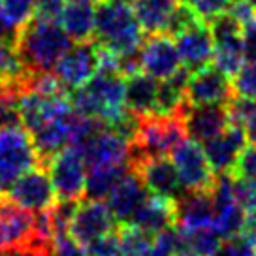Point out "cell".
<instances>
[{"mask_svg":"<svg viewBox=\"0 0 256 256\" xmlns=\"http://www.w3.org/2000/svg\"><path fill=\"white\" fill-rule=\"evenodd\" d=\"M16 46L28 72L51 74L72 48V38L58 21L32 17L16 32Z\"/></svg>","mask_w":256,"mask_h":256,"instance_id":"cell-1","label":"cell"},{"mask_svg":"<svg viewBox=\"0 0 256 256\" xmlns=\"http://www.w3.org/2000/svg\"><path fill=\"white\" fill-rule=\"evenodd\" d=\"M94 38L98 44L126 56L140 51L144 28L138 23L130 0H98L94 8Z\"/></svg>","mask_w":256,"mask_h":256,"instance_id":"cell-2","label":"cell"},{"mask_svg":"<svg viewBox=\"0 0 256 256\" xmlns=\"http://www.w3.org/2000/svg\"><path fill=\"white\" fill-rule=\"evenodd\" d=\"M72 104L83 115L110 124L126 110L124 106V76L120 72H98L72 92Z\"/></svg>","mask_w":256,"mask_h":256,"instance_id":"cell-3","label":"cell"},{"mask_svg":"<svg viewBox=\"0 0 256 256\" xmlns=\"http://www.w3.org/2000/svg\"><path fill=\"white\" fill-rule=\"evenodd\" d=\"M186 138L183 117L144 115L140 117L134 140L130 142V164L149 156H166Z\"/></svg>","mask_w":256,"mask_h":256,"instance_id":"cell-4","label":"cell"},{"mask_svg":"<svg viewBox=\"0 0 256 256\" xmlns=\"http://www.w3.org/2000/svg\"><path fill=\"white\" fill-rule=\"evenodd\" d=\"M44 164L24 126L0 128V194H6L24 172ZM46 166V164H44Z\"/></svg>","mask_w":256,"mask_h":256,"instance_id":"cell-5","label":"cell"},{"mask_svg":"<svg viewBox=\"0 0 256 256\" xmlns=\"http://www.w3.org/2000/svg\"><path fill=\"white\" fill-rule=\"evenodd\" d=\"M48 166L51 174L49 177L58 200L78 202L85 194L87 164L80 147L66 145L49 158Z\"/></svg>","mask_w":256,"mask_h":256,"instance_id":"cell-6","label":"cell"},{"mask_svg":"<svg viewBox=\"0 0 256 256\" xmlns=\"http://www.w3.org/2000/svg\"><path fill=\"white\" fill-rule=\"evenodd\" d=\"M208 24L215 42V51H213L215 66L226 76H236L245 64L243 36H241L243 26L228 12L216 16Z\"/></svg>","mask_w":256,"mask_h":256,"instance_id":"cell-7","label":"cell"},{"mask_svg":"<svg viewBox=\"0 0 256 256\" xmlns=\"http://www.w3.org/2000/svg\"><path fill=\"white\" fill-rule=\"evenodd\" d=\"M100 68L98 42H78L68 49L55 66V78L68 92H74L87 83Z\"/></svg>","mask_w":256,"mask_h":256,"instance_id":"cell-8","label":"cell"},{"mask_svg":"<svg viewBox=\"0 0 256 256\" xmlns=\"http://www.w3.org/2000/svg\"><path fill=\"white\" fill-rule=\"evenodd\" d=\"M46 168L48 166L38 164L28 172H24L23 176L10 186L6 196L16 202L17 206L28 209L32 213H40V211L53 208L58 202V198H56V192Z\"/></svg>","mask_w":256,"mask_h":256,"instance_id":"cell-9","label":"cell"},{"mask_svg":"<svg viewBox=\"0 0 256 256\" xmlns=\"http://www.w3.org/2000/svg\"><path fill=\"white\" fill-rule=\"evenodd\" d=\"M174 164L177 168L184 190H211L215 183V172L211 170L206 151L198 142L183 140L172 151Z\"/></svg>","mask_w":256,"mask_h":256,"instance_id":"cell-10","label":"cell"},{"mask_svg":"<svg viewBox=\"0 0 256 256\" xmlns=\"http://www.w3.org/2000/svg\"><path fill=\"white\" fill-rule=\"evenodd\" d=\"M80 149L88 170L130 164V142L106 124L98 128L85 144H81Z\"/></svg>","mask_w":256,"mask_h":256,"instance_id":"cell-11","label":"cell"},{"mask_svg":"<svg viewBox=\"0 0 256 256\" xmlns=\"http://www.w3.org/2000/svg\"><path fill=\"white\" fill-rule=\"evenodd\" d=\"M115 218L112 211L108 208V204L102 200H81L76 206V211L70 220L68 234L80 245L87 247L98 238H102L106 234L115 230Z\"/></svg>","mask_w":256,"mask_h":256,"instance_id":"cell-12","label":"cell"},{"mask_svg":"<svg viewBox=\"0 0 256 256\" xmlns=\"http://www.w3.org/2000/svg\"><path fill=\"white\" fill-rule=\"evenodd\" d=\"M0 240L4 248L36 245V213L0 194Z\"/></svg>","mask_w":256,"mask_h":256,"instance_id":"cell-13","label":"cell"},{"mask_svg":"<svg viewBox=\"0 0 256 256\" xmlns=\"http://www.w3.org/2000/svg\"><path fill=\"white\" fill-rule=\"evenodd\" d=\"M132 168L138 172L140 179L144 181V184L151 194L177 202L179 196L184 192L174 160H168L166 156L142 158L134 162Z\"/></svg>","mask_w":256,"mask_h":256,"instance_id":"cell-14","label":"cell"},{"mask_svg":"<svg viewBox=\"0 0 256 256\" xmlns=\"http://www.w3.org/2000/svg\"><path fill=\"white\" fill-rule=\"evenodd\" d=\"M140 64L142 72L149 74L154 80H168L174 76L181 68V58L172 36L164 32L149 34L140 48Z\"/></svg>","mask_w":256,"mask_h":256,"instance_id":"cell-15","label":"cell"},{"mask_svg":"<svg viewBox=\"0 0 256 256\" xmlns=\"http://www.w3.org/2000/svg\"><path fill=\"white\" fill-rule=\"evenodd\" d=\"M186 102L190 106L228 104L234 96V85L230 76H226L216 66H206L186 81Z\"/></svg>","mask_w":256,"mask_h":256,"instance_id":"cell-16","label":"cell"},{"mask_svg":"<svg viewBox=\"0 0 256 256\" xmlns=\"http://www.w3.org/2000/svg\"><path fill=\"white\" fill-rule=\"evenodd\" d=\"M176 48L181 62L188 72H198L213 60L215 42L206 21H198L176 36Z\"/></svg>","mask_w":256,"mask_h":256,"instance_id":"cell-17","label":"cell"},{"mask_svg":"<svg viewBox=\"0 0 256 256\" xmlns=\"http://www.w3.org/2000/svg\"><path fill=\"white\" fill-rule=\"evenodd\" d=\"M184 128L186 136L206 144L209 140L218 136L230 126V115L226 104H206V106H190L184 113Z\"/></svg>","mask_w":256,"mask_h":256,"instance_id":"cell-18","label":"cell"},{"mask_svg":"<svg viewBox=\"0 0 256 256\" xmlns=\"http://www.w3.org/2000/svg\"><path fill=\"white\" fill-rule=\"evenodd\" d=\"M147 196H149L147 186L140 179L136 170L130 168L119 183L113 186V190L108 194V208L117 222L126 224L130 222V218L134 216V213L140 209Z\"/></svg>","mask_w":256,"mask_h":256,"instance_id":"cell-19","label":"cell"},{"mask_svg":"<svg viewBox=\"0 0 256 256\" xmlns=\"http://www.w3.org/2000/svg\"><path fill=\"white\" fill-rule=\"evenodd\" d=\"M247 144L245 128L230 124L224 132L204 144L208 162L215 174H232L240 152Z\"/></svg>","mask_w":256,"mask_h":256,"instance_id":"cell-20","label":"cell"},{"mask_svg":"<svg viewBox=\"0 0 256 256\" xmlns=\"http://www.w3.org/2000/svg\"><path fill=\"white\" fill-rule=\"evenodd\" d=\"M215 204L211 190H184L176 202V226L198 228L213 224Z\"/></svg>","mask_w":256,"mask_h":256,"instance_id":"cell-21","label":"cell"},{"mask_svg":"<svg viewBox=\"0 0 256 256\" xmlns=\"http://www.w3.org/2000/svg\"><path fill=\"white\" fill-rule=\"evenodd\" d=\"M126 224H134L140 230L156 236L176 224V202L156 194H149Z\"/></svg>","mask_w":256,"mask_h":256,"instance_id":"cell-22","label":"cell"},{"mask_svg":"<svg viewBox=\"0 0 256 256\" xmlns=\"http://www.w3.org/2000/svg\"><path fill=\"white\" fill-rule=\"evenodd\" d=\"M158 92V80L145 72L124 76V106L138 117L154 113Z\"/></svg>","mask_w":256,"mask_h":256,"instance_id":"cell-23","label":"cell"},{"mask_svg":"<svg viewBox=\"0 0 256 256\" xmlns=\"http://www.w3.org/2000/svg\"><path fill=\"white\" fill-rule=\"evenodd\" d=\"M177 247L176 256H213L220 245V236L213 224L198 228L177 226Z\"/></svg>","mask_w":256,"mask_h":256,"instance_id":"cell-24","label":"cell"},{"mask_svg":"<svg viewBox=\"0 0 256 256\" xmlns=\"http://www.w3.org/2000/svg\"><path fill=\"white\" fill-rule=\"evenodd\" d=\"M30 76L32 74L26 70L17 51L16 38H2L0 40V87L23 90Z\"/></svg>","mask_w":256,"mask_h":256,"instance_id":"cell-25","label":"cell"},{"mask_svg":"<svg viewBox=\"0 0 256 256\" xmlns=\"http://www.w3.org/2000/svg\"><path fill=\"white\" fill-rule=\"evenodd\" d=\"M66 34L76 42H87L94 38V8L92 4L70 2L58 17Z\"/></svg>","mask_w":256,"mask_h":256,"instance_id":"cell-26","label":"cell"},{"mask_svg":"<svg viewBox=\"0 0 256 256\" xmlns=\"http://www.w3.org/2000/svg\"><path fill=\"white\" fill-rule=\"evenodd\" d=\"M176 4L177 0H134L132 8L144 32L158 34V32H166L170 16Z\"/></svg>","mask_w":256,"mask_h":256,"instance_id":"cell-27","label":"cell"},{"mask_svg":"<svg viewBox=\"0 0 256 256\" xmlns=\"http://www.w3.org/2000/svg\"><path fill=\"white\" fill-rule=\"evenodd\" d=\"M130 168H132L130 164L128 166H110V168H92L87 176L85 196L88 200L108 198V194L113 190V186L119 183Z\"/></svg>","mask_w":256,"mask_h":256,"instance_id":"cell-28","label":"cell"},{"mask_svg":"<svg viewBox=\"0 0 256 256\" xmlns=\"http://www.w3.org/2000/svg\"><path fill=\"white\" fill-rule=\"evenodd\" d=\"M19 94L21 90L0 87V128L23 126L19 115Z\"/></svg>","mask_w":256,"mask_h":256,"instance_id":"cell-29","label":"cell"},{"mask_svg":"<svg viewBox=\"0 0 256 256\" xmlns=\"http://www.w3.org/2000/svg\"><path fill=\"white\" fill-rule=\"evenodd\" d=\"M0 2L16 32L36 16V0H0Z\"/></svg>","mask_w":256,"mask_h":256,"instance_id":"cell-30","label":"cell"},{"mask_svg":"<svg viewBox=\"0 0 256 256\" xmlns=\"http://www.w3.org/2000/svg\"><path fill=\"white\" fill-rule=\"evenodd\" d=\"M234 90L240 96L256 100V62H245L234 76Z\"/></svg>","mask_w":256,"mask_h":256,"instance_id":"cell-31","label":"cell"},{"mask_svg":"<svg viewBox=\"0 0 256 256\" xmlns=\"http://www.w3.org/2000/svg\"><path fill=\"white\" fill-rule=\"evenodd\" d=\"M232 176L243 181H256V145H245L238 156Z\"/></svg>","mask_w":256,"mask_h":256,"instance_id":"cell-32","label":"cell"},{"mask_svg":"<svg viewBox=\"0 0 256 256\" xmlns=\"http://www.w3.org/2000/svg\"><path fill=\"white\" fill-rule=\"evenodd\" d=\"M85 250L88 256H120L119 230H113V232L98 238L90 245H87Z\"/></svg>","mask_w":256,"mask_h":256,"instance_id":"cell-33","label":"cell"},{"mask_svg":"<svg viewBox=\"0 0 256 256\" xmlns=\"http://www.w3.org/2000/svg\"><path fill=\"white\" fill-rule=\"evenodd\" d=\"M213 256H256V247L241 234L220 243Z\"/></svg>","mask_w":256,"mask_h":256,"instance_id":"cell-34","label":"cell"},{"mask_svg":"<svg viewBox=\"0 0 256 256\" xmlns=\"http://www.w3.org/2000/svg\"><path fill=\"white\" fill-rule=\"evenodd\" d=\"M230 4H232V0H194L192 2L196 14L206 23H209L211 19H215L216 16H220L224 12H228Z\"/></svg>","mask_w":256,"mask_h":256,"instance_id":"cell-35","label":"cell"},{"mask_svg":"<svg viewBox=\"0 0 256 256\" xmlns=\"http://www.w3.org/2000/svg\"><path fill=\"white\" fill-rule=\"evenodd\" d=\"M49 256H88V254L83 245H80L70 234H66V236H60V238L53 240Z\"/></svg>","mask_w":256,"mask_h":256,"instance_id":"cell-36","label":"cell"},{"mask_svg":"<svg viewBox=\"0 0 256 256\" xmlns=\"http://www.w3.org/2000/svg\"><path fill=\"white\" fill-rule=\"evenodd\" d=\"M64 6H66V0H36V16L34 17L58 21Z\"/></svg>","mask_w":256,"mask_h":256,"instance_id":"cell-37","label":"cell"},{"mask_svg":"<svg viewBox=\"0 0 256 256\" xmlns=\"http://www.w3.org/2000/svg\"><path fill=\"white\" fill-rule=\"evenodd\" d=\"M241 36H243L245 62H256V19L247 24H243Z\"/></svg>","mask_w":256,"mask_h":256,"instance_id":"cell-38","label":"cell"},{"mask_svg":"<svg viewBox=\"0 0 256 256\" xmlns=\"http://www.w3.org/2000/svg\"><path fill=\"white\" fill-rule=\"evenodd\" d=\"M51 248L40 247V245H26L19 248H6L0 256H49Z\"/></svg>","mask_w":256,"mask_h":256,"instance_id":"cell-39","label":"cell"},{"mask_svg":"<svg viewBox=\"0 0 256 256\" xmlns=\"http://www.w3.org/2000/svg\"><path fill=\"white\" fill-rule=\"evenodd\" d=\"M240 234L256 247V211H247V216H245V222H243Z\"/></svg>","mask_w":256,"mask_h":256,"instance_id":"cell-40","label":"cell"},{"mask_svg":"<svg viewBox=\"0 0 256 256\" xmlns=\"http://www.w3.org/2000/svg\"><path fill=\"white\" fill-rule=\"evenodd\" d=\"M2 38H16V28L8 21L4 8H2V2H0V40Z\"/></svg>","mask_w":256,"mask_h":256,"instance_id":"cell-41","label":"cell"},{"mask_svg":"<svg viewBox=\"0 0 256 256\" xmlns=\"http://www.w3.org/2000/svg\"><path fill=\"white\" fill-rule=\"evenodd\" d=\"M243 128H245V134H247L248 140L256 145V113L247 120V122H245V126Z\"/></svg>","mask_w":256,"mask_h":256,"instance_id":"cell-42","label":"cell"},{"mask_svg":"<svg viewBox=\"0 0 256 256\" xmlns=\"http://www.w3.org/2000/svg\"><path fill=\"white\" fill-rule=\"evenodd\" d=\"M136 256H168V254H166V252H164V250H162V248H160L158 245H156V243L152 241L151 247L147 248V250H144V252L136 254Z\"/></svg>","mask_w":256,"mask_h":256,"instance_id":"cell-43","label":"cell"},{"mask_svg":"<svg viewBox=\"0 0 256 256\" xmlns=\"http://www.w3.org/2000/svg\"><path fill=\"white\" fill-rule=\"evenodd\" d=\"M70 2H83V4H96L98 0H70Z\"/></svg>","mask_w":256,"mask_h":256,"instance_id":"cell-44","label":"cell"},{"mask_svg":"<svg viewBox=\"0 0 256 256\" xmlns=\"http://www.w3.org/2000/svg\"><path fill=\"white\" fill-rule=\"evenodd\" d=\"M243 2H248V4H252V6L256 8V0H243Z\"/></svg>","mask_w":256,"mask_h":256,"instance_id":"cell-45","label":"cell"},{"mask_svg":"<svg viewBox=\"0 0 256 256\" xmlns=\"http://www.w3.org/2000/svg\"><path fill=\"white\" fill-rule=\"evenodd\" d=\"M4 250H6V248H4V245H2V240H0V254H2Z\"/></svg>","mask_w":256,"mask_h":256,"instance_id":"cell-46","label":"cell"},{"mask_svg":"<svg viewBox=\"0 0 256 256\" xmlns=\"http://www.w3.org/2000/svg\"><path fill=\"white\" fill-rule=\"evenodd\" d=\"M179 2H186V4H190L192 6V2H194V0H179Z\"/></svg>","mask_w":256,"mask_h":256,"instance_id":"cell-47","label":"cell"}]
</instances>
